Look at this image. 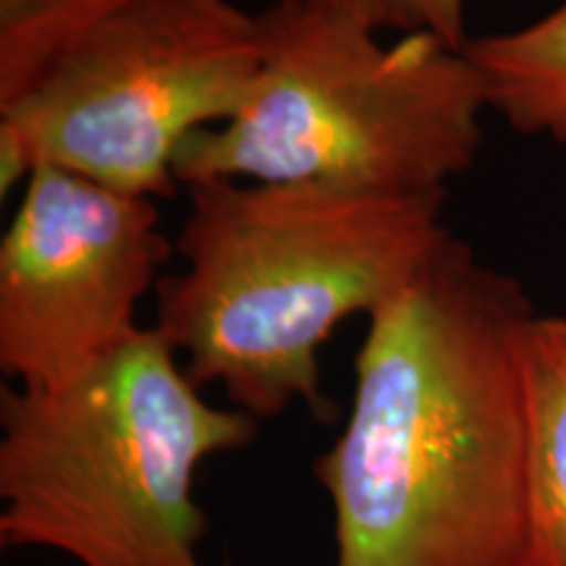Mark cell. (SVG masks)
<instances>
[{
	"label": "cell",
	"instance_id": "obj_7",
	"mask_svg": "<svg viewBox=\"0 0 566 566\" xmlns=\"http://www.w3.org/2000/svg\"><path fill=\"white\" fill-rule=\"evenodd\" d=\"M527 409L525 566H566V315H535L522 342Z\"/></svg>",
	"mask_w": 566,
	"mask_h": 566
},
{
	"label": "cell",
	"instance_id": "obj_8",
	"mask_svg": "<svg viewBox=\"0 0 566 566\" xmlns=\"http://www.w3.org/2000/svg\"><path fill=\"white\" fill-rule=\"evenodd\" d=\"M488 111L525 137L566 145V0L509 32L470 38Z\"/></svg>",
	"mask_w": 566,
	"mask_h": 566
},
{
	"label": "cell",
	"instance_id": "obj_9",
	"mask_svg": "<svg viewBox=\"0 0 566 566\" xmlns=\"http://www.w3.org/2000/svg\"><path fill=\"white\" fill-rule=\"evenodd\" d=\"M134 0H0V108L19 101L84 30Z\"/></svg>",
	"mask_w": 566,
	"mask_h": 566
},
{
	"label": "cell",
	"instance_id": "obj_6",
	"mask_svg": "<svg viewBox=\"0 0 566 566\" xmlns=\"http://www.w3.org/2000/svg\"><path fill=\"white\" fill-rule=\"evenodd\" d=\"M153 197L40 166L0 239V370L59 388L137 336L176 252Z\"/></svg>",
	"mask_w": 566,
	"mask_h": 566
},
{
	"label": "cell",
	"instance_id": "obj_4",
	"mask_svg": "<svg viewBox=\"0 0 566 566\" xmlns=\"http://www.w3.org/2000/svg\"><path fill=\"white\" fill-rule=\"evenodd\" d=\"M265 61L229 124L184 147L176 181L321 184L446 200L478 163L485 90L467 51L378 32L292 0L260 11Z\"/></svg>",
	"mask_w": 566,
	"mask_h": 566
},
{
	"label": "cell",
	"instance_id": "obj_1",
	"mask_svg": "<svg viewBox=\"0 0 566 566\" xmlns=\"http://www.w3.org/2000/svg\"><path fill=\"white\" fill-rule=\"evenodd\" d=\"M520 279L451 233L367 317L342 436L315 462L334 566H525Z\"/></svg>",
	"mask_w": 566,
	"mask_h": 566
},
{
	"label": "cell",
	"instance_id": "obj_2",
	"mask_svg": "<svg viewBox=\"0 0 566 566\" xmlns=\"http://www.w3.org/2000/svg\"><path fill=\"white\" fill-rule=\"evenodd\" d=\"M155 289V325L197 386L258 422L294 405L328 417L321 349L405 292L451 237L446 200L321 184L205 179Z\"/></svg>",
	"mask_w": 566,
	"mask_h": 566
},
{
	"label": "cell",
	"instance_id": "obj_10",
	"mask_svg": "<svg viewBox=\"0 0 566 566\" xmlns=\"http://www.w3.org/2000/svg\"><path fill=\"white\" fill-rule=\"evenodd\" d=\"M325 13H336L370 32L433 34L464 51L472 34L467 32V0H292Z\"/></svg>",
	"mask_w": 566,
	"mask_h": 566
},
{
	"label": "cell",
	"instance_id": "obj_3",
	"mask_svg": "<svg viewBox=\"0 0 566 566\" xmlns=\"http://www.w3.org/2000/svg\"><path fill=\"white\" fill-rule=\"evenodd\" d=\"M258 430L205 399L158 328L59 388H3L0 543L80 566H205L197 472Z\"/></svg>",
	"mask_w": 566,
	"mask_h": 566
},
{
	"label": "cell",
	"instance_id": "obj_5",
	"mask_svg": "<svg viewBox=\"0 0 566 566\" xmlns=\"http://www.w3.org/2000/svg\"><path fill=\"white\" fill-rule=\"evenodd\" d=\"M265 61L260 11L233 0H134L84 30L0 108V189L53 166L171 197L197 134L229 124Z\"/></svg>",
	"mask_w": 566,
	"mask_h": 566
}]
</instances>
